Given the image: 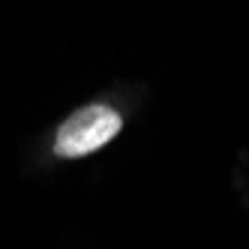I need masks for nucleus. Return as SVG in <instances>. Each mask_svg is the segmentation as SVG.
Here are the masks:
<instances>
[{"label": "nucleus", "mask_w": 249, "mask_h": 249, "mask_svg": "<svg viewBox=\"0 0 249 249\" xmlns=\"http://www.w3.org/2000/svg\"><path fill=\"white\" fill-rule=\"evenodd\" d=\"M123 126V117L108 108V105H87V108H78L75 114H69L63 120V126L57 129V138H54V153L57 156H87L99 150L102 144L120 132Z\"/></svg>", "instance_id": "f257e3e1"}]
</instances>
